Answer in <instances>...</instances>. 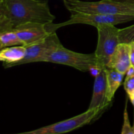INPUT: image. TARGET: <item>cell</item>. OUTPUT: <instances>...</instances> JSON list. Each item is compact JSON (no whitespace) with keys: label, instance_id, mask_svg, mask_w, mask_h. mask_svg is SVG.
I'll list each match as a JSON object with an SVG mask.
<instances>
[{"label":"cell","instance_id":"9a60e30c","mask_svg":"<svg viewBox=\"0 0 134 134\" xmlns=\"http://www.w3.org/2000/svg\"><path fill=\"white\" fill-rule=\"evenodd\" d=\"M121 134H134V126H132L128 116L127 104H126L124 111V122L122 128Z\"/></svg>","mask_w":134,"mask_h":134},{"label":"cell","instance_id":"7402d4cb","mask_svg":"<svg viewBox=\"0 0 134 134\" xmlns=\"http://www.w3.org/2000/svg\"><path fill=\"white\" fill-rule=\"evenodd\" d=\"M3 48H4V47H3V46L2 44H1V43H0V51H1V50H2Z\"/></svg>","mask_w":134,"mask_h":134},{"label":"cell","instance_id":"3957f363","mask_svg":"<svg viewBox=\"0 0 134 134\" xmlns=\"http://www.w3.org/2000/svg\"><path fill=\"white\" fill-rule=\"evenodd\" d=\"M98 33V44L95 54L98 65L104 68L108 65L113 55L120 44L119 30L113 24H100L96 27Z\"/></svg>","mask_w":134,"mask_h":134},{"label":"cell","instance_id":"44dd1931","mask_svg":"<svg viewBox=\"0 0 134 134\" xmlns=\"http://www.w3.org/2000/svg\"><path fill=\"white\" fill-rule=\"evenodd\" d=\"M130 101H131V102H132V105H133V107H134V96H133V97H132V98H131Z\"/></svg>","mask_w":134,"mask_h":134},{"label":"cell","instance_id":"9c48e42d","mask_svg":"<svg viewBox=\"0 0 134 134\" xmlns=\"http://www.w3.org/2000/svg\"><path fill=\"white\" fill-rule=\"evenodd\" d=\"M107 82L105 68L95 77L93 94L88 109L98 108L103 111L109 104L107 99Z\"/></svg>","mask_w":134,"mask_h":134},{"label":"cell","instance_id":"ac0fdd59","mask_svg":"<svg viewBox=\"0 0 134 134\" xmlns=\"http://www.w3.org/2000/svg\"><path fill=\"white\" fill-rule=\"evenodd\" d=\"M130 44V62L131 65L134 67V43Z\"/></svg>","mask_w":134,"mask_h":134},{"label":"cell","instance_id":"5b68a950","mask_svg":"<svg viewBox=\"0 0 134 134\" xmlns=\"http://www.w3.org/2000/svg\"><path fill=\"white\" fill-rule=\"evenodd\" d=\"M45 62L68 65L82 72L89 71L92 67L98 65L94 53H79L67 49L64 46H62L49 54L46 59Z\"/></svg>","mask_w":134,"mask_h":134},{"label":"cell","instance_id":"5bb4252c","mask_svg":"<svg viewBox=\"0 0 134 134\" xmlns=\"http://www.w3.org/2000/svg\"><path fill=\"white\" fill-rule=\"evenodd\" d=\"M119 39L120 43L131 44L134 43V24L119 30Z\"/></svg>","mask_w":134,"mask_h":134},{"label":"cell","instance_id":"2e32d148","mask_svg":"<svg viewBox=\"0 0 134 134\" xmlns=\"http://www.w3.org/2000/svg\"><path fill=\"white\" fill-rule=\"evenodd\" d=\"M124 88L130 99L134 96V75L126 77L124 82Z\"/></svg>","mask_w":134,"mask_h":134},{"label":"cell","instance_id":"ffe728a7","mask_svg":"<svg viewBox=\"0 0 134 134\" xmlns=\"http://www.w3.org/2000/svg\"><path fill=\"white\" fill-rule=\"evenodd\" d=\"M115 1H121V2H126V3H129L134 4V0H115Z\"/></svg>","mask_w":134,"mask_h":134},{"label":"cell","instance_id":"d6986e66","mask_svg":"<svg viewBox=\"0 0 134 134\" xmlns=\"http://www.w3.org/2000/svg\"><path fill=\"white\" fill-rule=\"evenodd\" d=\"M126 77H130V76H133L134 75V67L131 65L128 69L126 72Z\"/></svg>","mask_w":134,"mask_h":134},{"label":"cell","instance_id":"6da1fadb","mask_svg":"<svg viewBox=\"0 0 134 134\" xmlns=\"http://www.w3.org/2000/svg\"><path fill=\"white\" fill-rule=\"evenodd\" d=\"M6 30H12L27 22L48 24L56 17L48 1L41 0H3Z\"/></svg>","mask_w":134,"mask_h":134},{"label":"cell","instance_id":"e0dca14e","mask_svg":"<svg viewBox=\"0 0 134 134\" xmlns=\"http://www.w3.org/2000/svg\"><path fill=\"white\" fill-rule=\"evenodd\" d=\"M3 31H6V26H5L3 3V0H0V32Z\"/></svg>","mask_w":134,"mask_h":134},{"label":"cell","instance_id":"30bf717a","mask_svg":"<svg viewBox=\"0 0 134 134\" xmlns=\"http://www.w3.org/2000/svg\"><path fill=\"white\" fill-rule=\"evenodd\" d=\"M131 65L130 44L120 43L106 68H114L125 75Z\"/></svg>","mask_w":134,"mask_h":134},{"label":"cell","instance_id":"cb8c5ba5","mask_svg":"<svg viewBox=\"0 0 134 134\" xmlns=\"http://www.w3.org/2000/svg\"><path fill=\"white\" fill-rule=\"evenodd\" d=\"M133 126H134V121H133Z\"/></svg>","mask_w":134,"mask_h":134},{"label":"cell","instance_id":"7c38bea8","mask_svg":"<svg viewBox=\"0 0 134 134\" xmlns=\"http://www.w3.org/2000/svg\"><path fill=\"white\" fill-rule=\"evenodd\" d=\"M107 74V99L109 103H111L115 96L116 90L121 85L123 78L125 75L120 73L114 68H105Z\"/></svg>","mask_w":134,"mask_h":134},{"label":"cell","instance_id":"52a82bcc","mask_svg":"<svg viewBox=\"0 0 134 134\" xmlns=\"http://www.w3.org/2000/svg\"><path fill=\"white\" fill-rule=\"evenodd\" d=\"M62 46L63 45L56 31L51 33L41 41L25 47L26 51L24 58L20 61L10 65L9 68L29 63L45 62L46 59L49 54Z\"/></svg>","mask_w":134,"mask_h":134},{"label":"cell","instance_id":"ba28073f","mask_svg":"<svg viewBox=\"0 0 134 134\" xmlns=\"http://www.w3.org/2000/svg\"><path fill=\"white\" fill-rule=\"evenodd\" d=\"M13 30L24 47L39 43L51 34L47 31L45 24L34 22L19 25Z\"/></svg>","mask_w":134,"mask_h":134},{"label":"cell","instance_id":"4fadbf2b","mask_svg":"<svg viewBox=\"0 0 134 134\" xmlns=\"http://www.w3.org/2000/svg\"><path fill=\"white\" fill-rule=\"evenodd\" d=\"M0 43L3 47L22 45V42L13 30L0 32Z\"/></svg>","mask_w":134,"mask_h":134},{"label":"cell","instance_id":"8992f818","mask_svg":"<svg viewBox=\"0 0 134 134\" xmlns=\"http://www.w3.org/2000/svg\"><path fill=\"white\" fill-rule=\"evenodd\" d=\"M134 20V16L128 15H104L97 14H83V13H74L71 14L68 20L62 23L54 24L51 23L46 25L48 32H54L59 27L68 25L75 24H83L95 26L96 27L100 24H113L125 23Z\"/></svg>","mask_w":134,"mask_h":134},{"label":"cell","instance_id":"8fae6325","mask_svg":"<svg viewBox=\"0 0 134 134\" xmlns=\"http://www.w3.org/2000/svg\"><path fill=\"white\" fill-rule=\"evenodd\" d=\"M26 48L23 45L5 47L0 51V61L8 68L10 65L20 61L24 58Z\"/></svg>","mask_w":134,"mask_h":134},{"label":"cell","instance_id":"7a4b0ae2","mask_svg":"<svg viewBox=\"0 0 134 134\" xmlns=\"http://www.w3.org/2000/svg\"><path fill=\"white\" fill-rule=\"evenodd\" d=\"M64 5L71 14L83 13L134 16V4L115 0H102L94 2L64 0Z\"/></svg>","mask_w":134,"mask_h":134},{"label":"cell","instance_id":"277c9868","mask_svg":"<svg viewBox=\"0 0 134 134\" xmlns=\"http://www.w3.org/2000/svg\"><path fill=\"white\" fill-rule=\"evenodd\" d=\"M103 111L98 108L88 109V110L80 115L58 122L47 126L42 127L30 132H22L15 134H63L81 128L90 124L98 119Z\"/></svg>","mask_w":134,"mask_h":134},{"label":"cell","instance_id":"603a6c76","mask_svg":"<svg viewBox=\"0 0 134 134\" xmlns=\"http://www.w3.org/2000/svg\"><path fill=\"white\" fill-rule=\"evenodd\" d=\"M66 1H75V0H66Z\"/></svg>","mask_w":134,"mask_h":134}]
</instances>
